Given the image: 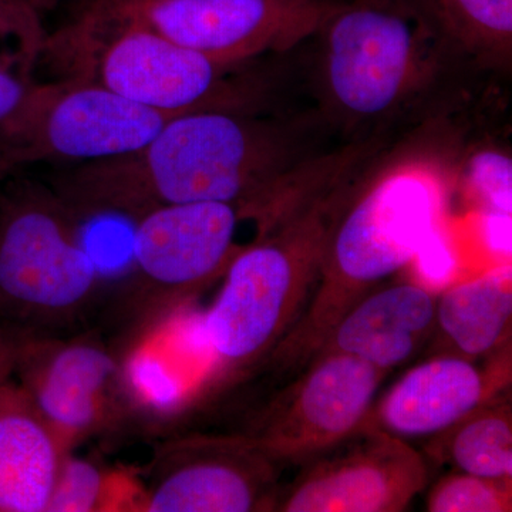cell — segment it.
Wrapping results in <instances>:
<instances>
[{"label": "cell", "instance_id": "1", "mask_svg": "<svg viewBox=\"0 0 512 512\" xmlns=\"http://www.w3.org/2000/svg\"><path fill=\"white\" fill-rule=\"evenodd\" d=\"M355 144L323 153L308 128L261 110H202L168 121L133 153L74 165L52 187L80 217L137 220L167 205L224 202L255 228L274 224L338 177Z\"/></svg>", "mask_w": 512, "mask_h": 512}, {"label": "cell", "instance_id": "2", "mask_svg": "<svg viewBox=\"0 0 512 512\" xmlns=\"http://www.w3.org/2000/svg\"><path fill=\"white\" fill-rule=\"evenodd\" d=\"M359 170L345 173L235 255L201 323L212 382H231L269 359L296 325L318 282L333 224L355 190Z\"/></svg>", "mask_w": 512, "mask_h": 512}, {"label": "cell", "instance_id": "3", "mask_svg": "<svg viewBox=\"0 0 512 512\" xmlns=\"http://www.w3.org/2000/svg\"><path fill=\"white\" fill-rule=\"evenodd\" d=\"M359 180L330 231L311 301L269 357L281 370L308 365L343 315L412 264L439 217L443 194L426 163L377 165Z\"/></svg>", "mask_w": 512, "mask_h": 512}, {"label": "cell", "instance_id": "4", "mask_svg": "<svg viewBox=\"0 0 512 512\" xmlns=\"http://www.w3.org/2000/svg\"><path fill=\"white\" fill-rule=\"evenodd\" d=\"M39 60L57 77L92 80L126 99L181 116L261 110L262 83L245 64L218 62L131 20L77 12L45 35Z\"/></svg>", "mask_w": 512, "mask_h": 512}, {"label": "cell", "instance_id": "5", "mask_svg": "<svg viewBox=\"0 0 512 512\" xmlns=\"http://www.w3.org/2000/svg\"><path fill=\"white\" fill-rule=\"evenodd\" d=\"M316 35L323 109L346 130L393 123L458 57L396 0L340 3Z\"/></svg>", "mask_w": 512, "mask_h": 512}, {"label": "cell", "instance_id": "6", "mask_svg": "<svg viewBox=\"0 0 512 512\" xmlns=\"http://www.w3.org/2000/svg\"><path fill=\"white\" fill-rule=\"evenodd\" d=\"M76 214L52 185L10 175L0 184V325L74 332L103 295Z\"/></svg>", "mask_w": 512, "mask_h": 512}, {"label": "cell", "instance_id": "7", "mask_svg": "<svg viewBox=\"0 0 512 512\" xmlns=\"http://www.w3.org/2000/svg\"><path fill=\"white\" fill-rule=\"evenodd\" d=\"M136 221L131 268L113 305L110 342L127 360L178 312L224 276L235 255L238 207L224 202L167 205Z\"/></svg>", "mask_w": 512, "mask_h": 512}, {"label": "cell", "instance_id": "8", "mask_svg": "<svg viewBox=\"0 0 512 512\" xmlns=\"http://www.w3.org/2000/svg\"><path fill=\"white\" fill-rule=\"evenodd\" d=\"M6 330L13 377L64 450L74 451L146 416L128 360L101 330Z\"/></svg>", "mask_w": 512, "mask_h": 512}, {"label": "cell", "instance_id": "9", "mask_svg": "<svg viewBox=\"0 0 512 512\" xmlns=\"http://www.w3.org/2000/svg\"><path fill=\"white\" fill-rule=\"evenodd\" d=\"M174 117L92 80L59 77L32 84L18 110L0 124V147L26 165L96 163L146 146Z\"/></svg>", "mask_w": 512, "mask_h": 512}, {"label": "cell", "instance_id": "10", "mask_svg": "<svg viewBox=\"0 0 512 512\" xmlns=\"http://www.w3.org/2000/svg\"><path fill=\"white\" fill-rule=\"evenodd\" d=\"M339 5L333 0H136L86 10L140 23L218 62L242 64L305 42Z\"/></svg>", "mask_w": 512, "mask_h": 512}, {"label": "cell", "instance_id": "11", "mask_svg": "<svg viewBox=\"0 0 512 512\" xmlns=\"http://www.w3.org/2000/svg\"><path fill=\"white\" fill-rule=\"evenodd\" d=\"M308 365L241 431L279 467L309 463L362 429L384 376L343 353L316 356Z\"/></svg>", "mask_w": 512, "mask_h": 512}, {"label": "cell", "instance_id": "12", "mask_svg": "<svg viewBox=\"0 0 512 512\" xmlns=\"http://www.w3.org/2000/svg\"><path fill=\"white\" fill-rule=\"evenodd\" d=\"M278 473L241 431L175 434L140 470L144 512L272 511Z\"/></svg>", "mask_w": 512, "mask_h": 512}, {"label": "cell", "instance_id": "13", "mask_svg": "<svg viewBox=\"0 0 512 512\" xmlns=\"http://www.w3.org/2000/svg\"><path fill=\"white\" fill-rule=\"evenodd\" d=\"M429 483L426 458L407 440L365 423L279 488L272 511L400 512Z\"/></svg>", "mask_w": 512, "mask_h": 512}, {"label": "cell", "instance_id": "14", "mask_svg": "<svg viewBox=\"0 0 512 512\" xmlns=\"http://www.w3.org/2000/svg\"><path fill=\"white\" fill-rule=\"evenodd\" d=\"M498 380L466 356L434 357L394 384L367 423L403 440L434 437L494 399Z\"/></svg>", "mask_w": 512, "mask_h": 512}, {"label": "cell", "instance_id": "15", "mask_svg": "<svg viewBox=\"0 0 512 512\" xmlns=\"http://www.w3.org/2000/svg\"><path fill=\"white\" fill-rule=\"evenodd\" d=\"M434 326L436 296L427 286H380L340 318L316 356L343 353L386 373L409 360Z\"/></svg>", "mask_w": 512, "mask_h": 512}, {"label": "cell", "instance_id": "16", "mask_svg": "<svg viewBox=\"0 0 512 512\" xmlns=\"http://www.w3.org/2000/svg\"><path fill=\"white\" fill-rule=\"evenodd\" d=\"M69 451L9 377L0 386V512H46Z\"/></svg>", "mask_w": 512, "mask_h": 512}, {"label": "cell", "instance_id": "17", "mask_svg": "<svg viewBox=\"0 0 512 512\" xmlns=\"http://www.w3.org/2000/svg\"><path fill=\"white\" fill-rule=\"evenodd\" d=\"M461 59L510 70L512 0H396Z\"/></svg>", "mask_w": 512, "mask_h": 512}, {"label": "cell", "instance_id": "18", "mask_svg": "<svg viewBox=\"0 0 512 512\" xmlns=\"http://www.w3.org/2000/svg\"><path fill=\"white\" fill-rule=\"evenodd\" d=\"M511 265L451 285L436 298V325L468 359L493 352L510 336Z\"/></svg>", "mask_w": 512, "mask_h": 512}, {"label": "cell", "instance_id": "19", "mask_svg": "<svg viewBox=\"0 0 512 512\" xmlns=\"http://www.w3.org/2000/svg\"><path fill=\"white\" fill-rule=\"evenodd\" d=\"M430 456L447 461L460 473L490 478H512L511 404L491 399L450 429L431 437Z\"/></svg>", "mask_w": 512, "mask_h": 512}, {"label": "cell", "instance_id": "20", "mask_svg": "<svg viewBox=\"0 0 512 512\" xmlns=\"http://www.w3.org/2000/svg\"><path fill=\"white\" fill-rule=\"evenodd\" d=\"M144 512L140 470L113 467L76 450L63 457L46 512Z\"/></svg>", "mask_w": 512, "mask_h": 512}, {"label": "cell", "instance_id": "21", "mask_svg": "<svg viewBox=\"0 0 512 512\" xmlns=\"http://www.w3.org/2000/svg\"><path fill=\"white\" fill-rule=\"evenodd\" d=\"M430 512H510L511 480L460 473L441 478L427 497Z\"/></svg>", "mask_w": 512, "mask_h": 512}, {"label": "cell", "instance_id": "22", "mask_svg": "<svg viewBox=\"0 0 512 512\" xmlns=\"http://www.w3.org/2000/svg\"><path fill=\"white\" fill-rule=\"evenodd\" d=\"M37 57L20 46L0 52V124L8 120L35 83L33 69Z\"/></svg>", "mask_w": 512, "mask_h": 512}, {"label": "cell", "instance_id": "23", "mask_svg": "<svg viewBox=\"0 0 512 512\" xmlns=\"http://www.w3.org/2000/svg\"><path fill=\"white\" fill-rule=\"evenodd\" d=\"M43 33L40 19L0 6V36L18 40L20 45L33 49L39 45Z\"/></svg>", "mask_w": 512, "mask_h": 512}, {"label": "cell", "instance_id": "24", "mask_svg": "<svg viewBox=\"0 0 512 512\" xmlns=\"http://www.w3.org/2000/svg\"><path fill=\"white\" fill-rule=\"evenodd\" d=\"M60 0H0V6L42 19L43 15L56 8Z\"/></svg>", "mask_w": 512, "mask_h": 512}, {"label": "cell", "instance_id": "25", "mask_svg": "<svg viewBox=\"0 0 512 512\" xmlns=\"http://www.w3.org/2000/svg\"><path fill=\"white\" fill-rule=\"evenodd\" d=\"M13 376L12 340L8 330L0 325V386Z\"/></svg>", "mask_w": 512, "mask_h": 512}, {"label": "cell", "instance_id": "26", "mask_svg": "<svg viewBox=\"0 0 512 512\" xmlns=\"http://www.w3.org/2000/svg\"><path fill=\"white\" fill-rule=\"evenodd\" d=\"M23 165H25V161L19 154L13 153L8 148L0 147V184L8 180L10 175L16 174V171Z\"/></svg>", "mask_w": 512, "mask_h": 512}, {"label": "cell", "instance_id": "27", "mask_svg": "<svg viewBox=\"0 0 512 512\" xmlns=\"http://www.w3.org/2000/svg\"><path fill=\"white\" fill-rule=\"evenodd\" d=\"M136 0H79L76 5V12L86 9L114 8V6L126 5Z\"/></svg>", "mask_w": 512, "mask_h": 512}]
</instances>
